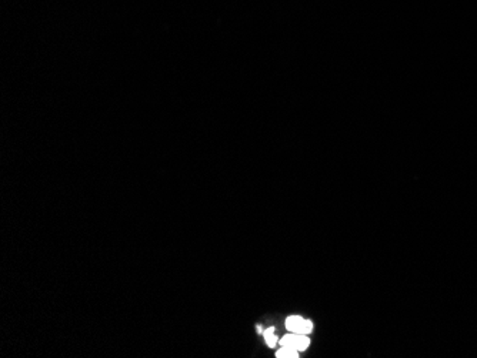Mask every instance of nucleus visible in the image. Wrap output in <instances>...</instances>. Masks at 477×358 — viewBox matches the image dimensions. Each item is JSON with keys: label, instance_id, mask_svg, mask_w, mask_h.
Returning <instances> with one entry per match:
<instances>
[{"label": "nucleus", "instance_id": "nucleus-1", "mask_svg": "<svg viewBox=\"0 0 477 358\" xmlns=\"http://www.w3.org/2000/svg\"><path fill=\"white\" fill-rule=\"evenodd\" d=\"M286 328L290 333H299V334H311L313 329V323L304 320L300 316H292L286 320Z\"/></svg>", "mask_w": 477, "mask_h": 358}, {"label": "nucleus", "instance_id": "nucleus-2", "mask_svg": "<svg viewBox=\"0 0 477 358\" xmlns=\"http://www.w3.org/2000/svg\"><path fill=\"white\" fill-rule=\"evenodd\" d=\"M308 344H311V340H308L307 334H299V333L286 334L282 340H280V345L282 347L296 348L297 351H304L308 347Z\"/></svg>", "mask_w": 477, "mask_h": 358}, {"label": "nucleus", "instance_id": "nucleus-3", "mask_svg": "<svg viewBox=\"0 0 477 358\" xmlns=\"http://www.w3.org/2000/svg\"><path fill=\"white\" fill-rule=\"evenodd\" d=\"M276 357L277 358H297L299 357V351L296 348L282 347L276 352Z\"/></svg>", "mask_w": 477, "mask_h": 358}, {"label": "nucleus", "instance_id": "nucleus-4", "mask_svg": "<svg viewBox=\"0 0 477 358\" xmlns=\"http://www.w3.org/2000/svg\"><path fill=\"white\" fill-rule=\"evenodd\" d=\"M263 336H265V340H266L267 345L273 348V347L276 345V343H277V337H276V334H274V328H273V327L267 328L266 332L263 333Z\"/></svg>", "mask_w": 477, "mask_h": 358}, {"label": "nucleus", "instance_id": "nucleus-5", "mask_svg": "<svg viewBox=\"0 0 477 358\" xmlns=\"http://www.w3.org/2000/svg\"><path fill=\"white\" fill-rule=\"evenodd\" d=\"M256 328H258V332H259V334H262V333H263V328H262V325H258Z\"/></svg>", "mask_w": 477, "mask_h": 358}]
</instances>
